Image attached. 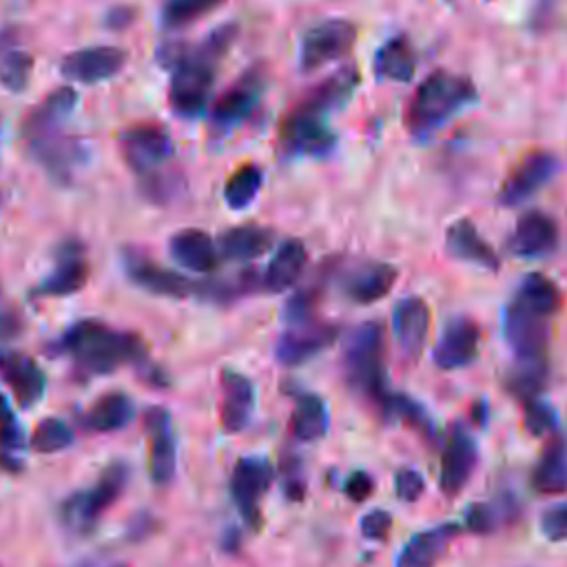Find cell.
I'll return each mask as SVG.
<instances>
[{"mask_svg": "<svg viewBox=\"0 0 567 567\" xmlns=\"http://www.w3.org/2000/svg\"><path fill=\"white\" fill-rule=\"evenodd\" d=\"M84 374H111L146 357V343L140 334L111 328L97 319H80L53 343Z\"/></svg>", "mask_w": 567, "mask_h": 567, "instance_id": "1", "label": "cell"}, {"mask_svg": "<svg viewBox=\"0 0 567 567\" xmlns=\"http://www.w3.org/2000/svg\"><path fill=\"white\" fill-rule=\"evenodd\" d=\"M237 38V24L228 22L213 29L199 44H188L182 62L171 71L168 104L179 117H197L204 113L219 60L228 53Z\"/></svg>", "mask_w": 567, "mask_h": 567, "instance_id": "2", "label": "cell"}, {"mask_svg": "<svg viewBox=\"0 0 567 567\" xmlns=\"http://www.w3.org/2000/svg\"><path fill=\"white\" fill-rule=\"evenodd\" d=\"M476 100L474 84L450 71H432L412 93L405 109V126L414 137H430L452 115Z\"/></svg>", "mask_w": 567, "mask_h": 567, "instance_id": "3", "label": "cell"}, {"mask_svg": "<svg viewBox=\"0 0 567 567\" xmlns=\"http://www.w3.org/2000/svg\"><path fill=\"white\" fill-rule=\"evenodd\" d=\"M343 372L348 385L374 405L381 414L392 390L388 388L383 365V328L377 321L357 326L343 348Z\"/></svg>", "mask_w": 567, "mask_h": 567, "instance_id": "4", "label": "cell"}, {"mask_svg": "<svg viewBox=\"0 0 567 567\" xmlns=\"http://www.w3.org/2000/svg\"><path fill=\"white\" fill-rule=\"evenodd\" d=\"M128 483V467L122 461L109 463L100 476L86 487L78 489L60 503V520L73 534H89L122 496Z\"/></svg>", "mask_w": 567, "mask_h": 567, "instance_id": "5", "label": "cell"}, {"mask_svg": "<svg viewBox=\"0 0 567 567\" xmlns=\"http://www.w3.org/2000/svg\"><path fill=\"white\" fill-rule=\"evenodd\" d=\"M122 268L124 275L142 290L159 297L184 299V297H210V299H226L233 297V288L228 284H197L166 266L153 261L151 257L142 255L135 248H126L122 252Z\"/></svg>", "mask_w": 567, "mask_h": 567, "instance_id": "6", "label": "cell"}, {"mask_svg": "<svg viewBox=\"0 0 567 567\" xmlns=\"http://www.w3.org/2000/svg\"><path fill=\"white\" fill-rule=\"evenodd\" d=\"M117 148L126 166L140 177L162 171L175 151L171 133L157 122L131 124L120 133Z\"/></svg>", "mask_w": 567, "mask_h": 567, "instance_id": "7", "label": "cell"}, {"mask_svg": "<svg viewBox=\"0 0 567 567\" xmlns=\"http://www.w3.org/2000/svg\"><path fill=\"white\" fill-rule=\"evenodd\" d=\"M549 315L514 297L503 312V334L516 361L547 359Z\"/></svg>", "mask_w": 567, "mask_h": 567, "instance_id": "8", "label": "cell"}, {"mask_svg": "<svg viewBox=\"0 0 567 567\" xmlns=\"http://www.w3.org/2000/svg\"><path fill=\"white\" fill-rule=\"evenodd\" d=\"M268 75L261 64L248 66L213 104L210 111V128L217 135H226L235 126H239L261 102L266 91Z\"/></svg>", "mask_w": 567, "mask_h": 567, "instance_id": "9", "label": "cell"}, {"mask_svg": "<svg viewBox=\"0 0 567 567\" xmlns=\"http://www.w3.org/2000/svg\"><path fill=\"white\" fill-rule=\"evenodd\" d=\"M337 137L326 124V113H319L297 102L284 117L279 128V144L288 155H328Z\"/></svg>", "mask_w": 567, "mask_h": 567, "instance_id": "10", "label": "cell"}, {"mask_svg": "<svg viewBox=\"0 0 567 567\" xmlns=\"http://www.w3.org/2000/svg\"><path fill=\"white\" fill-rule=\"evenodd\" d=\"M357 42V27L343 18H328L310 27L299 44V66L317 71L339 58H346Z\"/></svg>", "mask_w": 567, "mask_h": 567, "instance_id": "11", "label": "cell"}, {"mask_svg": "<svg viewBox=\"0 0 567 567\" xmlns=\"http://www.w3.org/2000/svg\"><path fill=\"white\" fill-rule=\"evenodd\" d=\"M275 470L264 456H241L230 474V496L250 527L261 523V501L270 489Z\"/></svg>", "mask_w": 567, "mask_h": 567, "instance_id": "12", "label": "cell"}, {"mask_svg": "<svg viewBox=\"0 0 567 567\" xmlns=\"http://www.w3.org/2000/svg\"><path fill=\"white\" fill-rule=\"evenodd\" d=\"M126 51L111 44H97V47H84L78 51H71L60 62V73L66 80L80 82V84H97L115 78L126 66Z\"/></svg>", "mask_w": 567, "mask_h": 567, "instance_id": "13", "label": "cell"}, {"mask_svg": "<svg viewBox=\"0 0 567 567\" xmlns=\"http://www.w3.org/2000/svg\"><path fill=\"white\" fill-rule=\"evenodd\" d=\"M337 332V326L317 319L288 323L277 339L275 357L284 365H301L303 361L317 357L321 350L332 346Z\"/></svg>", "mask_w": 567, "mask_h": 567, "instance_id": "14", "label": "cell"}, {"mask_svg": "<svg viewBox=\"0 0 567 567\" xmlns=\"http://www.w3.org/2000/svg\"><path fill=\"white\" fill-rule=\"evenodd\" d=\"M144 430L148 436V474L153 483L166 485L177 467V439L171 412L155 405L144 414Z\"/></svg>", "mask_w": 567, "mask_h": 567, "instance_id": "15", "label": "cell"}, {"mask_svg": "<svg viewBox=\"0 0 567 567\" xmlns=\"http://www.w3.org/2000/svg\"><path fill=\"white\" fill-rule=\"evenodd\" d=\"M476 456H478V450L472 434L461 423H452L443 441L441 474H439V487L445 496L452 498L465 487V483L474 472Z\"/></svg>", "mask_w": 567, "mask_h": 567, "instance_id": "16", "label": "cell"}, {"mask_svg": "<svg viewBox=\"0 0 567 567\" xmlns=\"http://www.w3.org/2000/svg\"><path fill=\"white\" fill-rule=\"evenodd\" d=\"M27 148L31 157L47 171V175L64 186L75 179V175L89 159V151L84 142L66 133L51 135L47 140L29 144Z\"/></svg>", "mask_w": 567, "mask_h": 567, "instance_id": "17", "label": "cell"}, {"mask_svg": "<svg viewBox=\"0 0 567 567\" xmlns=\"http://www.w3.org/2000/svg\"><path fill=\"white\" fill-rule=\"evenodd\" d=\"M558 162L547 151H534L520 159V164L507 175L498 190L503 206H518L538 193L556 173Z\"/></svg>", "mask_w": 567, "mask_h": 567, "instance_id": "18", "label": "cell"}, {"mask_svg": "<svg viewBox=\"0 0 567 567\" xmlns=\"http://www.w3.org/2000/svg\"><path fill=\"white\" fill-rule=\"evenodd\" d=\"M75 104H78V93L71 86H60V89L51 91L24 117V124H22L24 144L29 146V144H35L40 140L62 133V126L75 111Z\"/></svg>", "mask_w": 567, "mask_h": 567, "instance_id": "19", "label": "cell"}, {"mask_svg": "<svg viewBox=\"0 0 567 567\" xmlns=\"http://www.w3.org/2000/svg\"><path fill=\"white\" fill-rule=\"evenodd\" d=\"M89 279V261L84 255V246L80 241H62L53 268L49 275L40 281L38 295L42 297H66L73 292H80L86 286Z\"/></svg>", "mask_w": 567, "mask_h": 567, "instance_id": "20", "label": "cell"}, {"mask_svg": "<svg viewBox=\"0 0 567 567\" xmlns=\"http://www.w3.org/2000/svg\"><path fill=\"white\" fill-rule=\"evenodd\" d=\"M481 328L470 317H454L445 323L434 350L432 359L441 370H458L470 365L478 354Z\"/></svg>", "mask_w": 567, "mask_h": 567, "instance_id": "21", "label": "cell"}, {"mask_svg": "<svg viewBox=\"0 0 567 567\" xmlns=\"http://www.w3.org/2000/svg\"><path fill=\"white\" fill-rule=\"evenodd\" d=\"M0 379L22 408L35 405L47 390V377L35 359L11 348L0 352Z\"/></svg>", "mask_w": 567, "mask_h": 567, "instance_id": "22", "label": "cell"}, {"mask_svg": "<svg viewBox=\"0 0 567 567\" xmlns=\"http://www.w3.org/2000/svg\"><path fill=\"white\" fill-rule=\"evenodd\" d=\"M558 244V226L554 217L543 210H527L518 217L509 237V250L523 259L549 255Z\"/></svg>", "mask_w": 567, "mask_h": 567, "instance_id": "23", "label": "cell"}, {"mask_svg": "<svg viewBox=\"0 0 567 567\" xmlns=\"http://www.w3.org/2000/svg\"><path fill=\"white\" fill-rule=\"evenodd\" d=\"M430 330V308L421 297H403L392 312L394 339L408 359H419Z\"/></svg>", "mask_w": 567, "mask_h": 567, "instance_id": "24", "label": "cell"}, {"mask_svg": "<svg viewBox=\"0 0 567 567\" xmlns=\"http://www.w3.org/2000/svg\"><path fill=\"white\" fill-rule=\"evenodd\" d=\"M221 405H219V421L228 434L241 432L255 412V385L252 381L237 372L224 370L221 372Z\"/></svg>", "mask_w": 567, "mask_h": 567, "instance_id": "25", "label": "cell"}, {"mask_svg": "<svg viewBox=\"0 0 567 567\" xmlns=\"http://www.w3.org/2000/svg\"><path fill=\"white\" fill-rule=\"evenodd\" d=\"M461 534L458 523H441L414 534L399 551L396 567H434Z\"/></svg>", "mask_w": 567, "mask_h": 567, "instance_id": "26", "label": "cell"}, {"mask_svg": "<svg viewBox=\"0 0 567 567\" xmlns=\"http://www.w3.org/2000/svg\"><path fill=\"white\" fill-rule=\"evenodd\" d=\"M168 252L182 268L197 275L215 272L221 257L213 237L199 228L177 230L168 239Z\"/></svg>", "mask_w": 567, "mask_h": 567, "instance_id": "27", "label": "cell"}, {"mask_svg": "<svg viewBox=\"0 0 567 567\" xmlns=\"http://www.w3.org/2000/svg\"><path fill=\"white\" fill-rule=\"evenodd\" d=\"M445 248L452 257L481 266L489 272H496L501 268V259L494 252V248L478 235L476 226L470 219H456L450 224L445 233Z\"/></svg>", "mask_w": 567, "mask_h": 567, "instance_id": "28", "label": "cell"}, {"mask_svg": "<svg viewBox=\"0 0 567 567\" xmlns=\"http://www.w3.org/2000/svg\"><path fill=\"white\" fill-rule=\"evenodd\" d=\"M308 264V250L301 239H286L277 246L270 264L264 270L261 288L266 292L288 290L303 272Z\"/></svg>", "mask_w": 567, "mask_h": 567, "instance_id": "29", "label": "cell"}, {"mask_svg": "<svg viewBox=\"0 0 567 567\" xmlns=\"http://www.w3.org/2000/svg\"><path fill=\"white\" fill-rule=\"evenodd\" d=\"M272 244H275L272 228L244 224L221 233L217 248H219V255L228 261H250L266 255L272 248Z\"/></svg>", "mask_w": 567, "mask_h": 567, "instance_id": "30", "label": "cell"}, {"mask_svg": "<svg viewBox=\"0 0 567 567\" xmlns=\"http://www.w3.org/2000/svg\"><path fill=\"white\" fill-rule=\"evenodd\" d=\"M396 284V268L385 261H368L354 268L346 279V295L357 303L383 299Z\"/></svg>", "mask_w": 567, "mask_h": 567, "instance_id": "31", "label": "cell"}, {"mask_svg": "<svg viewBox=\"0 0 567 567\" xmlns=\"http://www.w3.org/2000/svg\"><path fill=\"white\" fill-rule=\"evenodd\" d=\"M133 401L124 392H106L102 394L84 414H82V425L91 432H115L128 425L133 419Z\"/></svg>", "mask_w": 567, "mask_h": 567, "instance_id": "32", "label": "cell"}, {"mask_svg": "<svg viewBox=\"0 0 567 567\" xmlns=\"http://www.w3.org/2000/svg\"><path fill=\"white\" fill-rule=\"evenodd\" d=\"M532 485L540 494L567 492V445L563 439H549L540 458L534 465Z\"/></svg>", "mask_w": 567, "mask_h": 567, "instance_id": "33", "label": "cell"}, {"mask_svg": "<svg viewBox=\"0 0 567 567\" xmlns=\"http://www.w3.org/2000/svg\"><path fill=\"white\" fill-rule=\"evenodd\" d=\"M357 84H359L357 66H346V69H339L337 73H332L330 78H326L321 84H317L299 102L328 115L330 111L343 106L352 97Z\"/></svg>", "mask_w": 567, "mask_h": 567, "instance_id": "34", "label": "cell"}, {"mask_svg": "<svg viewBox=\"0 0 567 567\" xmlns=\"http://www.w3.org/2000/svg\"><path fill=\"white\" fill-rule=\"evenodd\" d=\"M416 55L405 35L390 38L383 42L374 55V73L381 80L390 82H408L414 75Z\"/></svg>", "mask_w": 567, "mask_h": 567, "instance_id": "35", "label": "cell"}, {"mask_svg": "<svg viewBox=\"0 0 567 567\" xmlns=\"http://www.w3.org/2000/svg\"><path fill=\"white\" fill-rule=\"evenodd\" d=\"M290 430L299 441H319L328 432V408L315 392H301L295 399Z\"/></svg>", "mask_w": 567, "mask_h": 567, "instance_id": "36", "label": "cell"}, {"mask_svg": "<svg viewBox=\"0 0 567 567\" xmlns=\"http://www.w3.org/2000/svg\"><path fill=\"white\" fill-rule=\"evenodd\" d=\"M381 416L385 421H399V423L408 425L419 436H423L427 443H436V439H439L436 427H434L432 419L427 416V412L414 399H410L405 394L392 392L385 408L381 410Z\"/></svg>", "mask_w": 567, "mask_h": 567, "instance_id": "37", "label": "cell"}, {"mask_svg": "<svg viewBox=\"0 0 567 567\" xmlns=\"http://www.w3.org/2000/svg\"><path fill=\"white\" fill-rule=\"evenodd\" d=\"M264 184V171L257 164L239 166L224 184V202L233 210L248 208L259 195Z\"/></svg>", "mask_w": 567, "mask_h": 567, "instance_id": "38", "label": "cell"}, {"mask_svg": "<svg viewBox=\"0 0 567 567\" xmlns=\"http://www.w3.org/2000/svg\"><path fill=\"white\" fill-rule=\"evenodd\" d=\"M547 359H527L516 361L512 372L507 374V390L518 396L523 403L538 399L547 383Z\"/></svg>", "mask_w": 567, "mask_h": 567, "instance_id": "39", "label": "cell"}, {"mask_svg": "<svg viewBox=\"0 0 567 567\" xmlns=\"http://www.w3.org/2000/svg\"><path fill=\"white\" fill-rule=\"evenodd\" d=\"M516 297L520 301H525L527 306H532V308H536V310H540V312H545L549 317H554L558 312L560 303H563L558 286L549 277H545L540 272H529L520 281V286L516 290Z\"/></svg>", "mask_w": 567, "mask_h": 567, "instance_id": "40", "label": "cell"}, {"mask_svg": "<svg viewBox=\"0 0 567 567\" xmlns=\"http://www.w3.org/2000/svg\"><path fill=\"white\" fill-rule=\"evenodd\" d=\"M24 447V432L7 401V396L0 392V465L18 472L20 470V458L18 452Z\"/></svg>", "mask_w": 567, "mask_h": 567, "instance_id": "41", "label": "cell"}, {"mask_svg": "<svg viewBox=\"0 0 567 567\" xmlns=\"http://www.w3.org/2000/svg\"><path fill=\"white\" fill-rule=\"evenodd\" d=\"M73 443V430L58 416L40 421L29 439V447L40 454H55Z\"/></svg>", "mask_w": 567, "mask_h": 567, "instance_id": "42", "label": "cell"}, {"mask_svg": "<svg viewBox=\"0 0 567 567\" xmlns=\"http://www.w3.org/2000/svg\"><path fill=\"white\" fill-rule=\"evenodd\" d=\"M221 2L224 0H164L162 24L166 29H184L204 18L206 13H210Z\"/></svg>", "mask_w": 567, "mask_h": 567, "instance_id": "43", "label": "cell"}, {"mask_svg": "<svg viewBox=\"0 0 567 567\" xmlns=\"http://www.w3.org/2000/svg\"><path fill=\"white\" fill-rule=\"evenodd\" d=\"M31 69H33V60L24 49L7 47L0 53V84L7 91L20 93L31 78Z\"/></svg>", "mask_w": 567, "mask_h": 567, "instance_id": "44", "label": "cell"}, {"mask_svg": "<svg viewBox=\"0 0 567 567\" xmlns=\"http://www.w3.org/2000/svg\"><path fill=\"white\" fill-rule=\"evenodd\" d=\"M140 188L142 193L155 202V204H168L171 199H175L182 188H184V182H182V175L177 173H168V171H155L151 175H144L140 177Z\"/></svg>", "mask_w": 567, "mask_h": 567, "instance_id": "45", "label": "cell"}, {"mask_svg": "<svg viewBox=\"0 0 567 567\" xmlns=\"http://www.w3.org/2000/svg\"><path fill=\"white\" fill-rule=\"evenodd\" d=\"M523 421L527 432H532L534 436H543L554 430L556 412L551 405L543 403L540 399H532L523 403Z\"/></svg>", "mask_w": 567, "mask_h": 567, "instance_id": "46", "label": "cell"}, {"mask_svg": "<svg viewBox=\"0 0 567 567\" xmlns=\"http://www.w3.org/2000/svg\"><path fill=\"white\" fill-rule=\"evenodd\" d=\"M540 532L547 540H567V503L554 505L540 514Z\"/></svg>", "mask_w": 567, "mask_h": 567, "instance_id": "47", "label": "cell"}, {"mask_svg": "<svg viewBox=\"0 0 567 567\" xmlns=\"http://www.w3.org/2000/svg\"><path fill=\"white\" fill-rule=\"evenodd\" d=\"M423 489H425V483H423V476L416 470L403 467V470L396 472V476H394V492H396V496L403 503L419 501Z\"/></svg>", "mask_w": 567, "mask_h": 567, "instance_id": "48", "label": "cell"}, {"mask_svg": "<svg viewBox=\"0 0 567 567\" xmlns=\"http://www.w3.org/2000/svg\"><path fill=\"white\" fill-rule=\"evenodd\" d=\"M465 525L474 534H489L498 525V514L487 503H474L465 514Z\"/></svg>", "mask_w": 567, "mask_h": 567, "instance_id": "49", "label": "cell"}, {"mask_svg": "<svg viewBox=\"0 0 567 567\" xmlns=\"http://www.w3.org/2000/svg\"><path fill=\"white\" fill-rule=\"evenodd\" d=\"M281 476H284V492L288 498L292 501H301L303 492H306V478H303V470L297 456H290L281 463Z\"/></svg>", "mask_w": 567, "mask_h": 567, "instance_id": "50", "label": "cell"}, {"mask_svg": "<svg viewBox=\"0 0 567 567\" xmlns=\"http://www.w3.org/2000/svg\"><path fill=\"white\" fill-rule=\"evenodd\" d=\"M392 529V514L385 509H372L361 518V534L368 540H385Z\"/></svg>", "mask_w": 567, "mask_h": 567, "instance_id": "51", "label": "cell"}, {"mask_svg": "<svg viewBox=\"0 0 567 567\" xmlns=\"http://www.w3.org/2000/svg\"><path fill=\"white\" fill-rule=\"evenodd\" d=\"M346 494H348V498L350 501H354V503H363L370 494H372V489H374V481H372V476L368 474V472H363V470H357V472H352L350 476H348V481H346Z\"/></svg>", "mask_w": 567, "mask_h": 567, "instance_id": "52", "label": "cell"}, {"mask_svg": "<svg viewBox=\"0 0 567 567\" xmlns=\"http://www.w3.org/2000/svg\"><path fill=\"white\" fill-rule=\"evenodd\" d=\"M22 330V317L18 310H2L0 312V346L16 339Z\"/></svg>", "mask_w": 567, "mask_h": 567, "instance_id": "53", "label": "cell"}, {"mask_svg": "<svg viewBox=\"0 0 567 567\" xmlns=\"http://www.w3.org/2000/svg\"><path fill=\"white\" fill-rule=\"evenodd\" d=\"M131 20H133V11L128 7H115L106 13L109 29H124L126 24H131Z\"/></svg>", "mask_w": 567, "mask_h": 567, "instance_id": "54", "label": "cell"}, {"mask_svg": "<svg viewBox=\"0 0 567 567\" xmlns=\"http://www.w3.org/2000/svg\"><path fill=\"white\" fill-rule=\"evenodd\" d=\"M111 567H128V565H122V563H120V565H111Z\"/></svg>", "mask_w": 567, "mask_h": 567, "instance_id": "55", "label": "cell"}, {"mask_svg": "<svg viewBox=\"0 0 567 567\" xmlns=\"http://www.w3.org/2000/svg\"><path fill=\"white\" fill-rule=\"evenodd\" d=\"M0 202H2V195H0Z\"/></svg>", "mask_w": 567, "mask_h": 567, "instance_id": "56", "label": "cell"}]
</instances>
